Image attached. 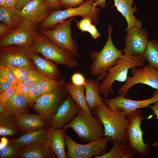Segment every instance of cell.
<instances>
[{
	"label": "cell",
	"mask_w": 158,
	"mask_h": 158,
	"mask_svg": "<svg viewBox=\"0 0 158 158\" xmlns=\"http://www.w3.org/2000/svg\"><path fill=\"white\" fill-rule=\"evenodd\" d=\"M92 111V115L103 124L104 136H109V142L116 140L126 144V132L128 122L126 113L118 109L111 110L104 102Z\"/></svg>",
	"instance_id": "1"
},
{
	"label": "cell",
	"mask_w": 158,
	"mask_h": 158,
	"mask_svg": "<svg viewBox=\"0 0 158 158\" xmlns=\"http://www.w3.org/2000/svg\"><path fill=\"white\" fill-rule=\"evenodd\" d=\"M146 61L142 55L127 56L123 54L114 66L107 69L108 74L100 85L99 92L107 99L110 93H114L112 85L115 81L125 82L129 70L134 67L142 66Z\"/></svg>",
	"instance_id": "2"
},
{
	"label": "cell",
	"mask_w": 158,
	"mask_h": 158,
	"mask_svg": "<svg viewBox=\"0 0 158 158\" xmlns=\"http://www.w3.org/2000/svg\"><path fill=\"white\" fill-rule=\"evenodd\" d=\"M113 30L112 27L110 25L107 28L108 38L102 50L99 52L92 51L90 54L92 61L90 67V75L98 76L95 80L99 82L107 75V68L114 66L123 54L122 51L118 49L113 43L111 38Z\"/></svg>",
	"instance_id": "3"
},
{
	"label": "cell",
	"mask_w": 158,
	"mask_h": 158,
	"mask_svg": "<svg viewBox=\"0 0 158 158\" xmlns=\"http://www.w3.org/2000/svg\"><path fill=\"white\" fill-rule=\"evenodd\" d=\"M71 128L81 141L86 143L104 136V130L102 123L93 115L82 109L69 123L62 129L65 131Z\"/></svg>",
	"instance_id": "4"
},
{
	"label": "cell",
	"mask_w": 158,
	"mask_h": 158,
	"mask_svg": "<svg viewBox=\"0 0 158 158\" xmlns=\"http://www.w3.org/2000/svg\"><path fill=\"white\" fill-rule=\"evenodd\" d=\"M128 123L126 132V144L134 156L145 157L150 154V144L144 142L141 125L144 120L139 109L131 111L126 116Z\"/></svg>",
	"instance_id": "5"
},
{
	"label": "cell",
	"mask_w": 158,
	"mask_h": 158,
	"mask_svg": "<svg viewBox=\"0 0 158 158\" xmlns=\"http://www.w3.org/2000/svg\"><path fill=\"white\" fill-rule=\"evenodd\" d=\"M32 45L37 52L57 64L70 68H76L78 65V61L71 52L56 45L39 30Z\"/></svg>",
	"instance_id": "6"
},
{
	"label": "cell",
	"mask_w": 158,
	"mask_h": 158,
	"mask_svg": "<svg viewBox=\"0 0 158 158\" xmlns=\"http://www.w3.org/2000/svg\"><path fill=\"white\" fill-rule=\"evenodd\" d=\"M94 0H87L76 7H69L61 10H56L51 12L47 18L41 23L40 30L51 29L61 21L76 16L89 17L92 23H97L98 15L102 10L93 6Z\"/></svg>",
	"instance_id": "7"
},
{
	"label": "cell",
	"mask_w": 158,
	"mask_h": 158,
	"mask_svg": "<svg viewBox=\"0 0 158 158\" xmlns=\"http://www.w3.org/2000/svg\"><path fill=\"white\" fill-rule=\"evenodd\" d=\"M37 53L32 44L0 47V66L24 67L37 71L31 59Z\"/></svg>",
	"instance_id": "8"
},
{
	"label": "cell",
	"mask_w": 158,
	"mask_h": 158,
	"mask_svg": "<svg viewBox=\"0 0 158 158\" xmlns=\"http://www.w3.org/2000/svg\"><path fill=\"white\" fill-rule=\"evenodd\" d=\"M64 139L67 149V158H90L93 156L101 155L106 153L110 138L104 136L85 144H80L75 141L65 132Z\"/></svg>",
	"instance_id": "9"
},
{
	"label": "cell",
	"mask_w": 158,
	"mask_h": 158,
	"mask_svg": "<svg viewBox=\"0 0 158 158\" xmlns=\"http://www.w3.org/2000/svg\"><path fill=\"white\" fill-rule=\"evenodd\" d=\"M74 17L62 21L52 28L39 31L58 47L67 50L79 58V47L76 42L73 38L71 24Z\"/></svg>",
	"instance_id": "10"
},
{
	"label": "cell",
	"mask_w": 158,
	"mask_h": 158,
	"mask_svg": "<svg viewBox=\"0 0 158 158\" xmlns=\"http://www.w3.org/2000/svg\"><path fill=\"white\" fill-rule=\"evenodd\" d=\"M68 94L63 86L42 95L32 106L33 109L48 124Z\"/></svg>",
	"instance_id": "11"
},
{
	"label": "cell",
	"mask_w": 158,
	"mask_h": 158,
	"mask_svg": "<svg viewBox=\"0 0 158 158\" xmlns=\"http://www.w3.org/2000/svg\"><path fill=\"white\" fill-rule=\"evenodd\" d=\"M132 76L128 77L123 84L117 90L119 95H127L129 90L138 84L146 85L155 89L158 90V70L149 64L141 68L134 67L131 69Z\"/></svg>",
	"instance_id": "12"
},
{
	"label": "cell",
	"mask_w": 158,
	"mask_h": 158,
	"mask_svg": "<svg viewBox=\"0 0 158 158\" xmlns=\"http://www.w3.org/2000/svg\"><path fill=\"white\" fill-rule=\"evenodd\" d=\"M38 31L37 25L23 19L20 24L11 30L4 37L0 38V47H9L14 45L32 44Z\"/></svg>",
	"instance_id": "13"
},
{
	"label": "cell",
	"mask_w": 158,
	"mask_h": 158,
	"mask_svg": "<svg viewBox=\"0 0 158 158\" xmlns=\"http://www.w3.org/2000/svg\"><path fill=\"white\" fill-rule=\"evenodd\" d=\"M148 33L145 29L135 27L127 31L125 38V45L122 51L127 56L143 55L149 41Z\"/></svg>",
	"instance_id": "14"
},
{
	"label": "cell",
	"mask_w": 158,
	"mask_h": 158,
	"mask_svg": "<svg viewBox=\"0 0 158 158\" xmlns=\"http://www.w3.org/2000/svg\"><path fill=\"white\" fill-rule=\"evenodd\" d=\"M104 102L111 110H114L118 109L127 114L131 111L149 107L152 104L158 102V90L155 89L153 97L147 99L133 100L119 95L114 98L104 99Z\"/></svg>",
	"instance_id": "15"
},
{
	"label": "cell",
	"mask_w": 158,
	"mask_h": 158,
	"mask_svg": "<svg viewBox=\"0 0 158 158\" xmlns=\"http://www.w3.org/2000/svg\"><path fill=\"white\" fill-rule=\"evenodd\" d=\"M81 109L69 94L48 125L54 128H62L70 122Z\"/></svg>",
	"instance_id": "16"
},
{
	"label": "cell",
	"mask_w": 158,
	"mask_h": 158,
	"mask_svg": "<svg viewBox=\"0 0 158 158\" xmlns=\"http://www.w3.org/2000/svg\"><path fill=\"white\" fill-rule=\"evenodd\" d=\"M51 9L47 0H32L21 9L20 13L23 19L37 25L47 18Z\"/></svg>",
	"instance_id": "17"
},
{
	"label": "cell",
	"mask_w": 158,
	"mask_h": 158,
	"mask_svg": "<svg viewBox=\"0 0 158 158\" xmlns=\"http://www.w3.org/2000/svg\"><path fill=\"white\" fill-rule=\"evenodd\" d=\"M13 117L19 131L23 134L48 126L47 123L37 114L27 113Z\"/></svg>",
	"instance_id": "18"
},
{
	"label": "cell",
	"mask_w": 158,
	"mask_h": 158,
	"mask_svg": "<svg viewBox=\"0 0 158 158\" xmlns=\"http://www.w3.org/2000/svg\"><path fill=\"white\" fill-rule=\"evenodd\" d=\"M65 131L61 128L48 125L46 142L48 145L58 158H66L64 137Z\"/></svg>",
	"instance_id": "19"
},
{
	"label": "cell",
	"mask_w": 158,
	"mask_h": 158,
	"mask_svg": "<svg viewBox=\"0 0 158 158\" xmlns=\"http://www.w3.org/2000/svg\"><path fill=\"white\" fill-rule=\"evenodd\" d=\"M38 53L33 55L31 59L37 71L43 76L56 80L64 77L55 64L50 60L39 56Z\"/></svg>",
	"instance_id": "20"
},
{
	"label": "cell",
	"mask_w": 158,
	"mask_h": 158,
	"mask_svg": "<svg viewBox=\"0 0 158 158\" xmlns=\"http://www.w3.org/2000/svg\"><path fill=\"white\" fill-rule=\"evenodd\" d=\"M114 6L118 11L120 12L125 18L127 23L126 31H128L132 27H135L141 28V22L136 19L134 16V13L137 11V7L134 6H132L134 3L133 0H113Z\"/></svg>",
	"instance_id": "21"
},
{
	"label": "cell",
	"mask_w": 158,
	"mask_h": 158,
	"mask_svg": "<svg viewBox=\"0 0 158 158\" xmlns=\"http://www.w3.org/2000/svg\"><path fill=\"white\" fill-rule=\"evenodd\" d=\"M20 158H55L56 157L47 143L46 140L38 142L23 147Z\"/></svg>",
	"instance_id": "22"
},
{
	"label": "cell",
	"mask_w": 158,
	"mask_h": 158,
	"mask_svg": "<svg viewBox=\"0 0 158 158\" xmlns=\"http://www.w3.org/2000/svg\"><path fill=\"white\" fill-rule=\"evenodd\" d=\"M99 82L92 79H86L84 85L85 97L88 106L92 111L104 103L99 94Z\"/></svg>",
	"instance_id": "23"
},
{
	"label": "cell",
	"mask_w": 158,
	"mask_h": 158,
	"mask_svg": "<svg viewBox=\"0 0 158 158\" xmlns=\"http://www.w3.org/2000/svg\"><path fill=\"white\" fill-rule=\"evenodd\" d=\"M30 106L26 98L14 94L7 102L6 109L10 115L16 116L28 113Z\"/></svg>",
	"instance_id": "24"
},
{
	"label": "cell",
	"mask_w": 158,
	"mask_h": 158,
	"mask_svg": "<svg viewBox=\"0 0 158 158\" xmlns=\"http://www.w3.org/2000/svg\"><path fill=\"white\" fill-rule=\"evenodd\" d=\"M48 126L37 130L22 134L17 139L10 140L18 147H24L36 142L46 140Z\"/></svg>",
	"instance_id": "25"
},
{
	"label": "cell",
	"mask_w": 158,
	"mask_h": 158,
	"mask_svg": "<svg viewBox=\"0 0 158 158\" xmlns=\"http://www.w3.org/2000/svg\"><path fill=\"white\" fill-rule=\"evenodd\" d=\"M64 87L68 94L80 106L81 109L87 113L92 114L86 101L84 85H77L71 83L65 84Z\"/></svg>",
	"instance_id": "26"
},
{
	"label": "cell",
	"mask_w": 158,
	"mask_h": 158,
	"mask_svg": "<svg viewBox=\"0 0 158 158\" xmlns=\"http://www.w3.org/2000/svg\"><path fill=\"white\" fill-rule=\"evenodd\" d=\"M21 9L16 6L11 8L0 6V22L8 26L11 30L15 29L23 19L20 13Z\"/></svg>",
	"instance_id": "27"
},
{
	"label": "cell",
	"mask_w": 158,
	"mask_h": 158,
	"mask_svg": "<svg viewBox=\"0 0 158 158\" xmlns=\"http://www.w3.org/2000/svg\"><path fill=\"white\" fill-rule=\"evenodd\" d=\"M113 146L110 151L101 155H96L94 158H132L133 154L126 143L116 140L111 142Z\"/></svg>",
	"instance_id": "28"
},
{
	"label": "cell",
	"mask_w": 158,
	"mask_h": 158,
	"mask_svg": "<svg viewBox=\"0 0 158 158\" xmlns=\"http://www.w3.org/2000/svg\"><path fill=\"white\" fill-rule=\"evenodd\" d=\"M19 131L12 116L0 114V135L13 136Z\"/></svg>",
	"instance_id": "29"
},
{
	"label": "cell",
	"mask_w": 158,
	"mask_h": 158,
	"mask_svg": "<svg viewBox=\"0 0 158 158\" xmlns=\"http://www.w3.org/2000/svg\"><path fill=\"white\" fill-rule=\"evenodd\" d=\"M65 83L64 79L56 80L44 77L36 85L42 95L61 87Z\"/></svg>",
	"instance_id": "30"
},
{
	"label": "cell",
	"mask_w": 158,
	"mask_h": 158,
	"mask_svg": "<svg viewBox=\"0 0 158 158\" xmlns=\"http://www.w3.org/2000/svg\"><path fill=\"white\" fill-rule=\"evenodd\" d=\"M143 56L150 65L158 70V40L149 41Z\"/></svg>",
	"instance_id": "31"
},
{
	"label": "cell",
	"mask_w": 158,
	"mask_h": 158,
	"mask_svg": "<svg viewBox=\"0 0 158 158\" xmlns=\"http://www.w3.org/2000/svg\"><path fill=\"white\" fill-rule=\"evenodd\" d=\"M23 151L10 140L0 148V158H20Z\"/></svg>",
	"instance_id": "32"
},
{
	"label": "cell",
	"mask_w": 158,
	"mask_h": 158,
	"mask_svg": "<svg viewBox=\"0 0 158 158\" xmlns=\"http://www.w3.org/2000/svg\"><path fill=\"white\" fill-rule=\"evenodd\" d=\"M44 76L40 74L37 71L31 70L28 74L23 80V82L25 85L31 87L36 85L37 83Z\"/></svg>",
	"instance_id": "33"
},
{
	"label": "cell",
	"mask_w": 158,
	"mask_h": 158,
	"mask_svg": "<svg viewBox=\"0 0 158 158\" xmlns=\"http://www.w3.org/2000/svg\"><path fill=\"white\" fill-rule=\"evenodd\" d=\"M6 66L14 75L16 78L23 81L29 73L31 69L24 67L16 66L11 65Z\"/></svg>",
	"instance_id": "34"
},
{
	"label": "cell",
	"mask_w": 158,
	"mask_h": 158,
	"mask_svg": "<svg viewBox=\"0 0 158 158\" xmlns=\"http://www.w3.org/2000/svg\"><path fill=\"white\" fill-rule=\"evenodd\" d=\"M14 85L15 94L21 95L27 98L30 87L25 85L22 81L17 79Z\"/></svg>",
	"instance_id": "35"
},
{
	"label": "cell",
	"mask_w": 158,
	"mask_h": 158,
	"mask_svg": "<svg viewBox=\"0 0 158 158\" xmlns=\"http://www.w3.org/2000/svg\"><path fill=\"white\" fill-rule=\"evenodd\" d=\"M41 95L36 85H32L30 87L27 99L31 106L33 105L35 101Z\"/></svg>",
	"instance_id": "36"
},
{
	"label": "cell",
	"mask_w": 158,
	"mask_h": 158,
	"mask_svg": "<svg viewBox=\"0 0 158 158\" xmlns=\"http://www.w3.org/2000/svg\"><path fill=\"white\" fill-rule=\"evenodd\" d=\"M15 94V88L13 85L6 91L0 94V105L6 109L8 101Z\"/></svg>",
	"instance_id": "37"
},
{
	"label": "cell",
	"mask_w": 158,
	"mask_h": 158,
	"mask_svg": "<svg viewBox=\"0 0 158 158\" xmlns=\"http://www.w3.org/2000/svg\"><path fill=\"white\" fill-rule=\"evenodd\" d=\"M0 77L13 84L17 81V79L14 75L6 66H0Z\"/></svg>",
	"instance_id": "38"
},
{
	"label": "cell",
	"mask_w": 158,
	"mask_h": 158,
	"mask_svg": "<svg viewBox=\"0 0 158 158\" xmlns=\"http://www.w3.org/2000/svg\"><path fill=\"white\" fill-rule=\"evenodd\" d=\"M76 22V26L82 32H87L92 23L90 18L87 16L83 17L80 21Z\"/></svg>",
	"instance_id": "39"
},
{
	"label": "cell",
	"mask_w": 158,
	"mask_h": 158,
	"mask_svg": "<svg viewBox=\"0 0 158 158\" xmlns=\"http://www.w3.org/2000/svg\"><path fill=\"white\" fill-rule=\"evenodd\" d=\"M86 79L81 73L76 72L73 73L71 77V83L77 85H84Z\"/></svg>",
	"instance_id": "40"
},
{
	"label": "cell",
	"mask_w": 158,
	"mask_h": 158,
	"mask_svg": "<svg viewBox=\"0 0 158 158\" xmlns=\"http://www.w3.org/2000/svg\"><path fill=\"white\" fill-rule=\"evenodd\" d=\"M84 0H59V2L63 7L69 8L80 6L84 2Z\"/></svg>",
	"instance_id": "41"
},
{
	"label": "cell",
	"mask_w": 158,
	"mask_h": 158,
	"mask_svg": "<svg viewBox=\"0 0 158 158\" xmlns=\"http://www.w3.org/2000/svg\"><path fill=\"white\" fill-rule=\"evenodd\" d=\"M149 107L153 111V113L152 115L149 116L148 119L151 118L153 115H155L156 116L155 118L158 120V102L154 104L153 105H150ZM151 147L157 148L158 151V140L153 142L151 145Z\"/></svg>",
	"instance_id": "42"
},
{
	"label": "cell",
	"mask_w": 158,
	"mask_h": 158,
	"mask_svg": "<svg viewBox=\"0 0 158 158\" xmlns=\"http://www.w3.org/2000/svg\"><path fill=\"white\" fill-rule=\"evenodd\" d=\"M13 85V83L0 77V94L7 90Z\"/></svg>",
	"instance_id": "43"
},
{
	"label": "cell",
	"mask_w": 158,
	"mask_h": 158,
	"mask_svg": "<svg viewBox=\"0 0 158 158\" xmlns=\"http://www.w3.org/2000/svg\"><path fill=\"white\" fill-rule=\"evenodd\" d=\"M11 29L8 25L1 22L0 23V37H3L7 35Z\"/></svg>",
	"instance_id": "44"
},
{
	"label": "cell",
	"mask_w": 158,
	"mask_h": 158,
	"mask_svg": "<svg viewBox=\"0 0 158 158\" xmlns=\"http://www.w3.org/2000/svg\"><path fill=\"white\" fill-rule=\"evenodd\" d=\"M87 32H89L92 37L94 39H96L100 36V34L97 29L95 25L91 24Z\"/></svg>",
	"instance_id": "45"
},
{
	"label": "cell",
	"mask_w": 158,
	"mask_h": 158,
	"mask_svg": "<svg viewBox=\"0 0 158 158\" xmlns=\"http://www.w3.org/2000/svg\"><path fill=\"white\" fill-rule=\"evenodd\" d=\"M51 9L57 10L62 6L59 2V0H47Z\"/></svg>",
	"instance_id": "46"
},
{
	"label": "cell",
	"mask_w": 158,
	"mask_h": 158,
	"mask_svg": "<svg viewBox=\"0 0 158 158\" xmlns=\"http://www.w3.org/2000/svg\"><path fill=\"white\" fill-rule=\"evenodd\" d=\"M107 0H94L93 6L94 7L98 5L102 8H105L106 6V1Z\"/></svg>",
	"instance_id": "47"
},
{
	"label": "cell",
	"mask_w": 158,
	"mask_h": 158,
	"mask_svg": "<svg viewBox=\"0 0 158 158\" xmlns=\"http://www.w3.org/2000/svg\"><path fill=\"white\" fill-rule=\"evenodd\" d=\"M32 0H19L16 6L19 9H21L25 5Z\"/></svg>",
	"instance_id": "48"
},
{
	"label": "cell",
	"mask_w": 158,
	"mask_h": 158,
	"mask_svg": "<svg viewBox=\"0 0 158 158\" xmlns=\"http://www.w3.org/2000/svg\"><path fill=\"white\" fill-rule=\"evenodd\" d=\"M19 0H6L8 7L16 6Z\"/></svg>",
	"instance_id": "49"
},
{
	"label": "cell",
	"mask_w": 158,
	"mask_h": 158,
	"mask_svg": "<svg viewBox=\"0 0 158 158\" xmlns=\"http://www.w3.org/2000/svg\"><path fill=\"white\" fill-rule=\"evenodd\" d=\"M0 114L7 115H10L7 111L6 109L1 105H0Z\"/></svg>",
	"instance_id": "50"
},
{
	"label": "cell",
	"mask_w": 158,
	"mask_h": 158,
	"mask_svg": "<svg viewBox=\"0 0 158 158\" xmlns=\"http://www.w3.org/2000/svg\"><path fill=\"white\" fill-rule=\"evenodd\" d=\"M0 6L8 7L6 0H0Z\"/></svg>",
	"instance_id": "51"
}]
</instances>
